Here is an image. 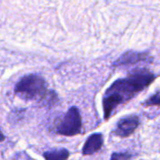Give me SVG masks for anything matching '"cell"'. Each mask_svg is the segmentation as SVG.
<instances>
[{
	"mask_svg": "<svg viewBox=\"0 0 160 160\" xmlns=\"http://www.w3.org/2000/svg\"><path fill=\"white\" fill-rule=\"evenodd\" d=\"M157 76L147 68H136L127 78L115 81L103 97L104 119L108 120L120 105L126 104L147 88Z\"/></svg>",
	"mask_w": 160,
	"mask_h": 160,
	"instance_id": "1",
	"label": "cell"
},
{
	"mask_svg": "<svg viewBox=\"0 0 160 160\" xmlns=\"http://www.w3.org/2000/svg\"><path fill=\"white\" fill-rule=\"evenodd\" d=\"M103 145V135L100 133H95L88 137L83 147H82V155L90 156L97 152H98Z\"/></svg>",
	"mask_w": 160,
	"mask_h": 160,
	"instance_id": "6",
	"label": "cell"
},
{
	"mask_svg": "<svg viewBox=\"0 0 160 160\" xmlns=\"http://www.w3.org/2000/svg\"><path fill=\"white\" fill-rule=\"evenodd\" d=\"M160 100H159V93L157 92L154 96H152L150 98H148L147 100H145V102H143V106L145 107H150V106H159Z\"/></svg>",
	"mask_w": 160,
	"mask_h": 160,
	"instance_id": "8",
	"label": "cell"
},
{
	"mask_svg": "<svg viewBox=\"0 0 160 160\" xmlns=\"http://www.w3.org/2000/svg\"><path fill=\"white\" fill-rule=\"evenodd\" d=\"M24 112H25L24 110H16V111L12 112H11V114H10V120H11V121H13V122H17V121H19L20 119H22V118Z\"/></svg>",
	"mask_w": 160,
	"mask_h": 160,
	"instance_id": "10",
	"label": "cell"
},
{
	"mask_svg": "<svg viewBox=\"0 0 160 160\" xmlns=\"http://www.w3.org/2000/svg\"><path fill=\"white\" fill-rule=\"evenodd\" d=\"M143 61H152V57L145 52H135V51H128L126 53L122 54L112 66L120 67V66H128L134 65L139 62Z\"/></svg>",
	"mask_w": 160,
	"mask_h": 160,
	"instance_id": "5",
	"label": "cell"
},
{
	"mask_svg": "<svg viewBox=\"0 0 160 160\" xmlns=\"http://www.w3.org/2000/svg\"><path fill=\"white\" fill-rule=\"evenodd\" d=\"M45 160H68L69 158V152L67 149H53L47 151L43 154Z\"/></svg>",
	"mask_w": 160,
	"mask_h": 160,
	"instance_id": "7",
	"label": "cell"
},
{
	"mask_svg": "<svg viewBox=\"0 0 160 160\" xmlns=\"http://www.w3.org/2000/svg\"><path fill=\"white\" fill-rule=\"evenodd\" d=\"M14 93L24 100H37L44 105L55 104L56 94L47 89L45 80L37 74H29L22 77L15 85Z\"/></svg>",
	"mask_w": 160,
	"mask_h": 160,
	"instance_id": "2",
	"label": "cell"
},
{
	"mask_svg": "<svg viewBox=\"0 0 160 160\" xmlns=\"http://www.w3.org/2000/svg\"><path fill=\"white\" fill-rule=\"evenodd\" d=\"M140 125V118L137 115H129L120 119L117 123L114 134L120 138H128L134 133Z\"/></svg>",
	"mask_w": 160,
	"mask_h": 160,
	"instance_id": "4",
	"label": "cell"
},
{
	"mask_svg": "<svg viewBox=\"0 0 160 160\" xmlns=\"http://www.w3.org/2000/svg\"><path fill=\"white\" fill-rule=\"evenodd\" d=\"M132 156L128 153H113L111 160H131Z\"/></svg>",
	"mask_w": 160,
	"mask_h": 160,
	"instance_id": "9",
	"label": "cell"
},
{
	"mask_svg": "<svg viewBox=\"0 0 160 160\" xmlns=\"http://www.w3.org/2000/svg\"><path fill=\"white\" fill-rule=\"evenodd\" d=\"M5 140V136H4V134L1 132V129H0V142H3Z\"/></svg>",
	"mask_w": 160,
	"mask_h": 160,
	"instance_id": "11",
	"label": "cell"
},
{
	"mask_svg": "<svg viewBox=\"0 0 160 160\" xmlns=\"http://www.w3.org/2000/svg\"><path fill=\"white\" fill-rule=\"evenodd\" d=\"M82 131V117L76 107H71L55 126L54 132L58 135L72 137Z\"/></svg>",
	"mask_w": 160,
	"mask_h": 160,
	"instance_id": "3",
	"label": "cell"
}]
</instances>
